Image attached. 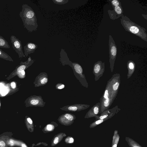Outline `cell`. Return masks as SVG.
I'll list each match as a JSON object with an SVG mask.
<instances>
[{
	"label": "cell",
	"instance_id": "d6986e66",
	"mask_svg": "<svg viewBox=\"0 0 147 147\" xmlns=\"http://www.w3.org/2000/svg\"><path fill=\"white\" fill-rule=\"evenodd\" d=\"M54 3L59 5H62L67 3L69 1L68 0H53Z\"/></svg>",
	"mask_w": 147,
	"mask_h": 147
},
{
	"label": "cell",
	"instance_id": "52a82bcc",
	"mask_svg": "<svg viewBox=\"0 0 147 147\" xmlns=\"http://www.w3.org/2000/svg\"><path fill=\"white\" fill-rule=\"evenodd\" d=\"M112 77V83L111 89L110 96L112 100L115 98L120 85V76Z\"/></svg>",
	"mask_w": 147,
	"mask_h": 147
},
{
	"label": "cell",
	"instance_id": "f1b7e54d",
	"mask_svg": "<svg viewBox=\"0 0 147 147\" xmlns=\"http://www.w3.org/2000/svg\"><path fill=\"white\" fill-rule=\"evenodd\" d=\"M59 141V138L57 137H56L54 140V143L55 144H57Z\"/></svg>",
	"mask_w": 147,
	"mask_h": 147
},
{
	"label": "cell",
	"instance_id": "30bf717a",
	"mask_svg": "<svg viewBox=\"0 0 147 147\" xmlns=\"http://www.w3.org/2000/svg\"><path fill=\"white\" fill-rule=\"evenodd\" d=\"M37 47L38 46L34 43H28L24 47L25 55L27 57L28 54L34 53Z\"/></svg>",
	"mask_w": 147,
	"mask_h": 147
},
{
	"label": "cell",
	"instance_id": "5b68a950",
	"mask_svg": "<svg viewBox=\"0 0 147 147\" xmlns=\"http://www.w3.org/2000/svg\"><path fill=\"white\" fill-rule=\"evenodd\" d=\"M105 70V63L98 61L95 63L93 68V73L95 76V81L98 80L101 77Z\"/></svg>",
	"mask_w": 147,
	"mask_h": 147
},
{
	"label": "cell",
	"instance_id": "8fae6325",
	"mask_svg": "<svg viewBox=\"0 0 147 147\" xmlns=\"http://www.w3.org/2000/svg\"><path fill=\"white\" fill-rule=\"evenodd\" d=\"M127 65L128 71L127 78H128L131 76L135 70V64L133 61L129 60L127 63Z\"/></svg>",
	"mask_w": 147,
	"mask_h": 147
},
{
	"label": "cell",
	"instance_id": "d4e9b609",
	"mask_svg": "<svg viewBox=\"0 0 147 147\" xmlns=\"http://www.w3.org/2000/svg\"><path fill=\"white\" fill-rule=\"evenodd\" d=\"M54 128L53 126L51 125H48L47 126V129L48 130H51Z\"/></svg>",
	"mask_w": 147,
	"mask_h": 147
},
{
	"label": "cell",
	"instance_id": "ffe728a7",
	"mask_svg": "<svg viewBox=\"0 0 147 147\" xmlns=\"http://www.w3.org/2000/svg\"><path fill=\"white\" fill-rule=\"evenodd\" d=\"M26 67V66L24 65L20 66L17 69V71L18 72H21L22 71L24 70Z\"/></svg>",
	"mask_w": 147,
	"mask_h": 147
},
{
	"label": "cell",
	"instance_id": "1f68e13d",
	"mask_svg": "<svg viewBox=\"0 0 147 147\" xmlns=\"http://www.w3.org/2000/svg\"><path fill=\"white\" fill-rule=\"evenodd\" d=\"M21 74L23 75H24L25 74V72L24 70L22 71H21Z\"/></svg>",
	"mask_w": 147,
	"mask_h": 147
},
{
	"label": "cell",
	"instance_id": "cb8c5ba5",
	"mask_svg": "<svg viewBox=\"0 0 147 147\" xmlns=\"http://www.w3.org/2000/svg\"><path fill=\"white\" fill-rule=\"evenodd\" d=\"M68 110L73 111H76L77 109V108L75 106H70L68 107Z\"/></svg>",
	"mask_w": 147,
	"mask_h": 147
},
{
	"label": "cell",
	"instance_id": "e0dca14e",
	"mask_svg": "<svg viewBox=\"0 0 147 147\" xmlns=\"http://www.w3.org/2000/svg\"><path fill=\"white\" fill-rule=\"evenodd\" d=\"M106 119H98L92 123L90 125V127H95L98 125L102 123L104 121H106Z\"/></svg>",
	"mask_w": 147,
	"mask_h": 147
},
{
	"label": "cell",
	"instance_id": "4dcf8cb0",
	"mask_svg": "<svg viewBox=\"0 0 147 147\" xmlns=\"http://www.w3.org/2000/svg\"><path fill=\"white\" fill-rule=\"evenodd\" d=\"M74 141V139L72 138H70L69 141V143H72Z\"/></svg>",
	"mask_w": 147,
	"mask_h": 147
},
{
	"label": "cell",
	"instance_id": "83f0119b",
	"mask_svg": "<svg viewBox=\"0 0 147 147\" xmlns=\"http://www.w3.org/2000/svg\"><path fill=\"white\" fill-rule=\"evenodd\" d=\"M11 88H13L14 89L16 88V84L15 82H12L11 83Z\"/></svg>",
	"mask_w": 147,
	"mask_h": 147
},
{
	"label": "cell",
	"instance_id": "7402d4cb",
	"mask_svg": "<svg viewBox=\"0 0 147 147\" xmlns=\"http://www.w3.org/2000/svg\"><path fill=\"white\" fill-rule=\"evenodd\" d=\"M30 103L32 105H36L39 103V101L37 99H33L31 100Z\"/></svg>",
	"mask_w": 147,
	"mask_h": 147
},
{
	"label": "cell",
	"instance_id": "f546056e",
	"mask_svg": "<svg viewBox=\"0 0 147 147\" xmlns=\"http://www.w3.org/2000/svg\"><path fill=\"white\" fill-rule=\"evenodd\" d=\"M27 120L28 122L30 124H32V119L30 118H28L27 119Z\"/></svg>",
	"mask_w": 147,
	"mask_h": 147
},
{
	"label": "cell",
	"instance_id": "9c48e42d",
	"mask_svg": "<svg viewBox=\"0 0 147 147\" xmlns=\"http://www.w3.org/2000/svg\"><path fill=\"white\" fill-rule=\"evenodd\" d=\"M101 112V103L98 102L94 105L88 113V116L90 117H95Z\"/></svg>",
	"mask_w": 147,
	"mask_h": 147
},
{
	"label": "cell",
	"instance_id": "603a6c76",
	"mask_svg": "<svg viewBox=\"0 0 147 147\" xmlns=\"http://www.w3.org/2000/svg\"><path fill=\"white\" fill-rule=\"evenodd\" d=\"M48 82V79L47 78H44L41 79L40 82L42 84H46Z\"/></svg>",
	"mask_w": 147,
	"mask_h": 147
},
{
	"label": "cell",
	"instance_id": "4fadbf2b",
	"mask_svg": "<svg viewBox=\"0 0 147 147\" xmlns=\"http://www.w3.org/2000/svg\"><path fill=\"white\" fill-rule=\"evenodd\" d=\"M125 139L130 147H142L134 140L129 138L126 137Z\"/></svg>",
	"mask_w": 147,
	"mask_h": 147
},
{
	"label": "cell",
	"instance_id": "d6a6232c",
	"mask_svg": "<svg viewBox=\"0 0 147 147\" xmlns=\"http://www.w3.org/2000/svg\"></svg>",
	"mask_w": 147,
	"mask_h": 147
},
{
	"label": "cell",
	"instance_id": "5bb4252c",
	"mask_svg": "<svg viewBox=\"0 0 147 147\" xmlns=\"http://www.w3.org/2000/svg\"><path fill=\"white\" fill-rule=\"evenodd\" d=\"M0 58L6 60H12L10 57L0 49Z\"/></svg>",
	"mask_w": 147,
	"mask_h": 147
},
{
	"label": "cell",
	"instance_id": "484cf974",
	"mask_svg": "<svg viewBox=\"0 0 147 147\" xmlns=\"http://www.w3.org/2000/svg\"><path fill=\"white\" fill-rule=\"evenodd\" d=\"M57 88L58 89H61L64 88L65 86L64 84H57Z\"/></svg>",
	"mask_w": 147,
	"mask_h": 147
},
{
	"label": "cell",
	"instance_id": "4316f807",
	"mask_svg": "<svg viewBox=\"0 0 147 147\" xmlns=\"http://www.w3.org/2000/svg\"><path fill=\"white\" fill-rule=\"evenodd\" d=\"M5 146V142L3 141H0V147H4Z\"/></svg>",
	"mask_w": 147,
	"mask_h": 147
},
{
	"label": "cell",
	"instance_id": "ac0fdd59",
	"mask_svg": "<svg viewBox=\"0 0 147 147\" xmlns=\"http://www.w3.org/2000/svg\"><path fill=\"white\" fill-rule=\"evenodd\" d=\"M114 136L115 138L113 137V142L114 143H113V144L112 147H117L119 137L118 135H117V136Z\"/></svg>",
	"mask_w": 147,
	"mask_h": 147
},
{
	"label": "cell",
	"instance_id": "277c9868",
	"mask_svg": "<svg viewBox=\"0 0 147 147\" xmlns=\"http://www.w3.org/2000/svg\"><path fill=\"white\" fill-rule=\"evenodd\" d=\"M10 40L12 44L13 48L14 50L18 53L19 58L25 57L23 53L21 42L15 36H11Z\"/></svg>",
	"mask_w": 147,
	"mask_h": 147
},
{
	"label": "cell",
	"instance_id": "ba28073f",
	"mask_svg": "<svg viewBox=\"0 0 147 147\" xmlns=\"http://www.w3.org/2000/svg\"><path fill=\"white\" fill-rule=\"evenodd\" d=\"M119 109H120L118 108L117 106H116L113 109L107 110L106 111H104L102 113L100 116L95 117L98 119H106L107 120L114 115L116 112H117V111H119L117 110H119Z\"/></svg>",
	"mask_w": 147,
	"mask_h": 147
},
{
	"label": "cell",
	"instance_id": "3957f363",
	"mask_svg": "<svg viewBox=\"0 0 147 147\" xmlns=\"http://www.w3.org/2000/svg\"><path fill=\"white\" fill-rule=\"evenodd\" d=\"M109 46L110 67L111 71L112 72L117 56V47L113 38L110 34L109 35Z\"/></svg>",
	"mask_w": 147,
	"mask_h": 147
},
{
	"label": "cell",
	"instance_id": "9a60e30c",
	"mask_svg": "<svg viewBox=\"0 0 147 147\" xmlns=\"http://www.w3.org/2000/svg\"><path fill=\"white\" fill-rule=\"evenodd\" d=\"M73 65L76 71L78 74H82L83 72V69L80 65L77 63H73Z\"/></svg>",
	"mask_w": 147,
	"mask_h": 147
},
{
	"label": "cell",
	"instance_id": "8992f818",
	"mask_svg": "<svg viewBox=\"0 0 147 147\" xmlns=\"http://www.w3.org/2000/svg\"><path fill=\"white\" fill-rule=\"evenodd\" d=\"M113 10H109L108 12L110 19L114 20L121 17L123 11L121 5L113 7Z\"/></svg>",
	"mask_w": 147,
	"mask_h": 147
},
{
	"label": "cell",
	"instance_id": "6da1fadb",
	"mask_svg": "<svg viewBox=\"0 0 147 147\" xmlns=\"http://www.w3.org/2000/svg\"><path fill=\"white\" fill-rule=\"evenodd\" d=\"M19 15L23 23V26L30 32L37 30L38 25L35 12L31 7L26 4L22 5Z\"/></svg>",
	"mask_w": 147,
	"mask_h": 147
},
{
	"label": "cell",
	"instance_id": "7a4b0ae2",
	"mask_svg": "<svg viewBox=\"0 0 147 147\" xmlns=\"http://www.w3.org/2000/svg\"><path fill=\"white\" fill-rule=\"evenodd\" d=\"M121 23L125 30L147 42V30L144 28L132 22L126 16L123 15L120 18Z\"/></svg>",
	"mask_w": 147,
	"mask_h": 147
},
{
	"label": "cell",
	"instance_id": "2e32d148",
	"mask_svg": "<svg viewBox=\"0 0 147 147\" xmlns=\"http://www.w3.org/2000/svg\"><path fill=\"white\" fill-rule=\"evenodd\" d=\"M109 1H110L113 7L121 5V4L119 0H113L111 1L109 0Z\"/></svg>",
	"mask_w": 147,
	"mask_h": 147
},
{
	"label": "cell",
	"instance_id": "44dd1931",
	"mask_svg": "<svg viewBox=\"0 0 147 147\" xmlns=\"http://www.w3.org/2000/svg\"><path fill=\"white\" fill-rule=\"evenodd\" d=\"M65 117L69 120H72L73 119V116L70 114L67 113L65 115Z\"/></svg>",
	"mask_w": 147,
	"mask_h": 147
},
{
	"label": "cell",
	"instance_id": "7c38bea8",
	"mask_svg": "<svg viewBox=\"0 0 147 147\" xmlns=\"http://www.w3.org/2000/svg\"><path fill=\"white\" fill-rule=\"evenodd\" d=\"M9 49L10 47L8 42L2 36H0V48Z\"/></svg>",
	"mask_w": 147,
	"mask_h": 147
}]
</instances>
